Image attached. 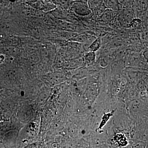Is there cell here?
Returning a JSON list of instances; mask_svg holds the SVG:
<instances>
[{
  "mask_svg": "<svg viewBox=\"0 0 148 148\" xmlns=\"http://www.w3.org/2000/svg\"><path fill=\"white\" fill-rule=\"evenodd\" d=\"M75 11L77 13L82 15H88L91 13L90 10L87 2H79L75 4Z\"/></svg>",
  "mask_w": 148,
  "mask_h": 148,
  "instance_id": "6da1fadb",
  "label": "cell"
},
{
  "mask_svg": "<svg viewBox=\"0 0 148 148\" xmlns=\"http://www.w3.org/2000/svg\"><path fill=\"white\" fill-rule=\"evenodd\" d=\"M101 43H102V41H101V38L100 37H98L95 39L90 45H89L88 50L89 51H92V52H95V51H97L101 47Z\"/></svg>",
  "mask_w": 148,
  "mask_h": 148,
  "instance_id": "7a4b0ae2",
  "label": "cell"
},
{
  "mask_svg": "<svg viewBox=\"0 0 148 148\" xmlns=\"http://www.w3.org/2000/svg\"><path fill=\"white\" fill-rule=\"evenodd\" d=\"M115 14V11L109 9H106L101 14V18L106 21H110L112 20Z\"/></svg>",
  "mask_w": 148,
  "mask_h": 148,
  "instance_id": "3957f363",
  "label": "cell"
},
{
  "mask_svg": "<svg viewBox=\"0 0 148 148\" xmlns=\"http://www.w3.org/2000/svg\"><path fill=\"white\" fill-rule=\"evenodd\" d=\"M104 1L103 2L105 4L106 8L109 9L114 11L118 10L119 8L118 1Z\"/></svg>",
  "mask_w": 148,
  "mask_h": 148,
  "instance_id": "277c9868",
  "label": "cell"
},
{
  "mask_svg": "<svg viewBox=\"0 0 148 148\" xmlns=\"http://www.w3.org/2000/svg\"><path fill=\"white\" fill-rule=\"evenodd\" d=\"M114 141L117 145L120 147H124L126 146L127 144L125 137L122 135H118L116 136Z\"/></svg>",
  "mask_w": 148,
  "mask_h": 148,
  "instance_id": "5b68a950",
  "label": "cell"
},
{
  "mask_svg": "<svg viewBox=\"0 0 148 148\" xmlns=\"http://www.w3.org/2000/svg\"><path fill=\"white\" fill-rule=\"evenodd\" d=\"M85 60L88 64H92L95 61L96 55L95 52L89 51L85 57Z\"/></svg>",
  "mask_w": 148,
  "mask_h": 148,
  "instance_id": "8992f818",
  "label": "cell"
},
{
  "mask_svg": "<svg viewBox=\"0 0 148 148\" xmlns=\"http://www.w3.org/2000/svg\"><path fill=\"white\" fill-rule=\"evenodd\" d=\"M142 22V20L139 18H135L132 19L130 24V27L135 28L138 27Z\"/></svg>",
  "mask_w": 148,
  "mask_h": 148,
  "instance_id": "52a82bcc",
  "label": "cell"
},
{
  "mask_svg": "<svg viewBox=\"0 0 148 148\" xmlns=\"http://www.w3.org/2000/svg\"><path fill=\"white\" fill-rule=\"evenodd\" d=\"M140 37L143 41L148 43V30L145 31L141 34Z\"/></svg>",
  "mask_w": 148,
  "mask_h": 148,
  "instance_id": "ba28073f",
  "label": "cell"
},
{
  "mask_svg": "<svg viewBox=\"0 0 148 148\" xmlns=\"http://www.w3.org/2000/svg\"><path fill=\"white\" fill-rule=\"evenodd\" d=\"M145 59L146 61L147 62V64H148V51H146L145 53Z\"/></svg>",
  "mask_w": 148,
  "mask_h": 148,
  "instance_id": "9c48e42d",
  "label": "cell"
}]
</instances>
